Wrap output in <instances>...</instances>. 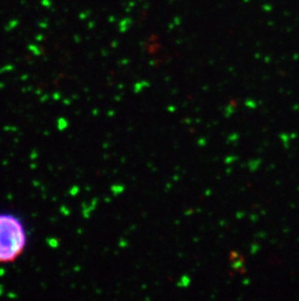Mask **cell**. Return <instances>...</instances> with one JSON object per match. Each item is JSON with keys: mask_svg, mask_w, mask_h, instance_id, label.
Masks as SVG:
<instances>
[{"mask_svg": "<svg viewBox=\"0 0 299 301\" xmlns=\"http://www.w3.org/2000/svg\"><path fill=\"white\" fill-rule=\"evenodd\" d=\"M27 233L22 221L15 214L0 213V263L16 261L25 251Z\"/></svg>", "mask_w": 299, "mask_h": 301, "instance_id": "6da1fadb", "label": "cell"}]
</instances>
